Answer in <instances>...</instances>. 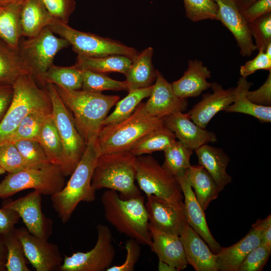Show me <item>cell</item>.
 I'll list each match as a JSON object with an SVG mask.
<instances>
[{
  "mask_svg": "<svg viewBox=\"0 0 271 271\" xmlns=\"http://www.w3.org/2000/svg\"><path fill=\"white\" fill-rule=\"evenodd\" d=\"M21 21L23 36L33 37L55 20L42 0H26L23 4Z\"/></svg>",
  "mask_w": 271,
  "mask_h": 271,
  "instance_id": "cell-27",
  "label": "cell"
},
{
  "mask_svg": "<svg viewBox=\"0 0 271 271\" xmlns=\"http://www.w3.org/2000/svg\"><path fill=\"white\" fill-rule=\"evenodd\" d=\"M126 255L123 263L118 265L111 266L106 271H132L138 261L141 253L140 243L132 238L126 242Z\"/></svg>",
  "mask_w": 271,
  "mask_h": 271,
  "instance_id": "cell-47",
  "label": "cell"
},
{
  "mask_svg": "<svg viewBox=\"0 0 271 271\" xmlns=\"http://www.w3.org/2000/svg\"><path fill=\"white\" fill-rule=\"evenodd\" d=\"M149 227L152 240L150 247L159 260L168 263L177 271L185 269L188 263L179 235L160 230L150 223Z\"/></svg>",
  "mask_w": 271,
  "mask_h": 271,
  "instance_id": "cell-23",
  "label": "cell"
},
{
  "mask_svg": "<svg viewBox=\"0 0 271 271\" xmlns=\"http://www.w3.org/2000/svg\"><path fill=\"white\" fill-rule=\"evenodd\" d=\"M213 92L203 95L202 99L187 112L197 125L205 128L212 118L219 111L232 103L236 95V88L225 89L216 82L211 83Z\"/></svg>",
  "mask_w": 271,
  "mask_h": 271,
  "instance_id": "cell-19",
  "label": "cell"
},
{
  "mask_svg": "<svg viewBox=\"0 0 271 271\" xmlns=\"http://www.w3.org/2000/svg\"><path fill=\"white\" fill-rule=\"evenodd\" d=\"M136 180L147 196L154 195L172 203L183 202L176 178L151 156L137 157Z\"/></svg>",
  "mask_w": 271,
  "mask_h": 271,
  "instance_id": "cell-10",
  "label": "cell"
},
{
  "mask_svg": "<svg viewBox=\"0 0 271 271\" xmlns=\"http://www.w3.org/2000/svg\"><path fill=\"white\" fill-rule=\"evenodd\" d=\"M69 45L48 27L35 37L21 39L19 50L36 81L53 64L57 53Z\"/></svg>",
  "mask_w": 271,
  "mask_h": 271,
  "instance_id": "cell-11",
  "label": "cell"
},
{
  "mask_svg": "<svg viewBox=\"0 0 271 271\" xmlns=\"http://www.w3.org/2000/svg\"><path fill=\"white\" fill-rule=\"evenodd\" d=\"M271 253V248L260 244L245 257L238 271H260L265 266Z\"/></svg>",
  "mask_w": 271,
  "mask_h": 271,
  "instance_id": "cell-45",
  "label": "cell"
},
{
  "mask_svg": "<svg viewBox=\"0 0 271 271\" xmlns=\"http://www.w3.org/2000/svg\"><path fill=\"white\" fill-rule=\"evenodd\" d=\"M45 88L51 100L52 114L63 150L61 169L65 177L71 175L81 160L86 144L79 133L71 112L65 106L54 84Z\"/></svg>",
  "mask_w": 271,
  "mask_h": 271,
  "instance_id": "cell-7",
  "label": "cell"
},
{
  "mask_svg": "<svg viewBox=\"0 0 271 271\" xmlns=\"http://www.w3.org/2000/svg\"><path fill=\"white\" fill-rule=\"evenodd\" d=\"M65 177L61 167L53 164L9 173L0 183V198L7 199L29 189L37 190L42 195L52 196L63 188Z\"/></svg>",
  "mask_w": 271,
  "mask_h": 271,
  "instance_id": "cell-8",
  "label": "cell"
},
{
  "mask_svg": "<svg viewBox=\"0 0 271 271\" xmlns=\"http://www.w3.org/2000/svg\"><path fill=\"white\" fill-rule=\"evenodd\" d=\"M164 152L165 160L162 167L176 178L185 175L191 165L190 161L193 151L176 140Z\"/></svg>",
  "mask_w": 271,
  "mask_h": 271,
  "instance_id": "cell-36",
  "label": "cell"
},
{
  "mask_svg": "<svg viewBox=\"0 0 271 271\" xmlns=\"http://www.w3.org/2000/svg\"><path fill=\"white\" fill-rule=\"evenodd\" d=\"M13 94V85L0 84V123L11 104Z\"/></svg>",
  "mask_w": 271,
  "mask_h": 271,
  "instance_id": "cell-52",
  "label": "cell"
},
{
  "mask_svg": "<svg viewBox=\"0 0 271 271\" xmlns=\"http://www.w3.org/2000/svg\"><path fill=\"white\" fill-rule=\"evenodd\" d=\"M253 84L246 78L241 77L237 82L234 100L227 106L225 111L238 112L251 115L261 123L270 122L271 106H262L253 103L246 96L247 91Z\"/></svg>",
  "mask_w": 271,
  "mask_h": 271,
  "instance_id": "cell-30",
  "label": "cell"
},
{
  "mask_svg": "<svg viewBox=\"0 0 271 271\" xmlns=\"http://www.w3.org/2000/svg\"><path fill=\"white\" fill-rule=\"evenodd\" d=\"M3 244L0 242V270H4L5 268V263L4 252Z\"/></svg>",
  "mask_w": 271,
  "mask_h": 271,
  "instance_id": "cell-56",
  "label": "cell"
},
{
  "mask_svg": "<svg viewBox=\"0 0 271 271\" xmlns=\"http://www.w3.org/2000/svg\"><path fill=\"white\" fill-rule=\"evenodd\" d=\"M271 70V59L260 49L258 54L252 60H249L240 67L239 73L241 77L246 78L259 70Z\"/></svg>",
  "mask_w": 271,
  "mask_h": 271,
  "instance_id": "cell-48",
  "label": "cell"
},
{
  "mask_svg": "<svg viewBox=\"0 0 271 271\" xmlns=\"http://www.w3.org/2000/svg\"><path fill=\"white\" fill-rule=\"evenodd\" d=\"M198 164L203 167L215 181L220 192L230 184L231 177L226 169L230 159L223 150L204 144L195 150Z\"/></svg>",
  "mask_w": 271,
  "mask_h": 271,
  "instance_id": "cell-25",
  "label": "cell"
},
{
  "mask_svg": "<svg viewBox=\"0 0 271 271\" xmlns=\"http://www.w3.org/2000/svg\"><path fill=\"white\" fill-rule=\"evenodd\" d=\"M211 76L210 71L202 61L198 59L189 60L188 68L182 77L172 84L179 97H197L211 87V83L207 80Z\"/></svg>",
  "mask_w": 271,
  "mask_h": 271,
  "instance_id": "cell-24",
  "label": "cell"
},
{
  "mask_svg": "<svg viewBox=\"0 0 271 271\" xmlns=\"http://www.w3.org/2000/svg\"><path fill=\"white\" fill-rule=\"evenodd\" d=\"M153 48H147L139 52L132 59L124 75L127 91L152 85L156 78V70L152 61Z\"/></svg>",
  "mask_w": 271,
  "mask_h": 271,
  "instance_id": "cell-26",
  "label": "cell"
},
{
  "mask_svg": "<svg viewBox=\"0 0 271 271\" xmlns=\"http://www.w3.org/2000/svg\"><path fill=\"white\" fill-rule=\"evenodd\" d=\"M186 17L193 22L217 20L218 6L214 0H183Z\"/></svg>",
  "mask_w": 271,
  "mask_h": 271,
  "instance_id": "cell-42",
  "label": "cell"
},
{
  "mask_svg": "<svg viewBox=\"0 0 271 271\" xmlns=\"http://www.w3.org/2000/svg\"><path fill=\"white\" fill-rule=\"evenodd\" d=\"M26 0H0V5L12 3H23Z\"/></svg>",
  "mask_w": 271,
  "mask_h": 271,
  "instance_id": "cell-57",
  "label": "cell"
},
{
  "mask_svg": "<svg viewBox=\"0 0 271 271\" xmlns=\"http://www.w3.org/2000/svg\"><path fill=\"white\" fill-rule=\"evenodd\" d=\"M132 62L129 57L121 55H110L102 57L77 56L76 68L82 70L106 73L118 72L125 74Z\"/></svg>",
  "mask_w": 271,
  "mask_h": 271,
  "instance_id": "cell-32",
  "label": "cell"
},
{
  "mask_svg": "<svg viewBox=\"0 0 271 271\" xmlns=\"http://www.w3.org/2000/svg\"><path fill=\"white\" fill-rule=\"evenodd\" d=\"M96 139L86 144L81 160L63 188L51 196L52 206L64 223L69 220L81 202H91L95 199L96 191L92 187L91 179L99 156Z\"/></svg>",
  "mask_w": 271,
  "mask_h": 271,
  "instance_id": "cell-2",
  "label": "cell"
},
{
  "mask_svg": "<svg viewBox=\"0 0 271 271\" xmlns=\"http://www.w3.org/2000/svg\"><path fill=\"white\" fill-rule=\"evenodd\" d=\"M270 12L271 0H257L241 12L249 24Z\"/></svg>",
  "mask_w": 271,
  "mask_h": 271,
  "instance_id": "cell-50",
  "label": "cell"
},
{
  "mask_svg": "<svg viewBox=\"0 0 271 271\" xmlns=\"http://www.w3.org/2000/svg\"><path fill=\"white\" fill-rule=\"evenodd\" d=\"M16 231L27 259L36 271L59 270L63 258L56 244L32 234L24 227Z\"/></svg>",
  "mask_w": 271,
  "mask_h": 271,
  "instance_id": "cell-14",
  "label": "cell"
},
{
  "mask_svg": "<svg viewBox=\"0 0 271 271\" xmlns=\"http://www.w3.org/2000/svg\"><path fill=\"white\" fill-rule=\"evenodd\" d=\"M21 217L15 211L2 207L0 209V235H4L12 230Z\"/></svg>",
  "mask_w": 271,
  "mask_h": 271,
  "instance_id": "cell-51",
  "label": "cell"
},
{
  "mask_svg": "<svg viewBox=\"0 0 271 271\" xmlns=\"http://www.w3.org/2000/svg\"><path fill=\"white\" fill-rule=\"evenodd\" d=\"M97 239L90 250L77 252L65 256L60 265V271H104L111 266L115 255L112 235L109 228L98 224Z\"/></svg>",
  "mask_w": 271,
  "mask_h": 271,
  "instance_id": "cell-12",
  "label": "cell"
},
{
  "mask_svg": "<svg viewBox=\"0 0 271 271\" xmlns=\"http://www.w3.org/2000/svg\"><path fill=\"white\" fill-rule=\"evenodd\" d=\"M263 84L257 89L250 91L246 93L247 98L257 105L271 106V70Z\"/></svg>",
  "mask_w": 271,
  "mask_h": 271,
  "instance_id": "cell-49",
  "label": "cell"
},
{
  "mask_svg": "<svg viewBox=\"0 0 271 271\" xmlns=\"http://www.w3.org/2000/svg\"><path fill=\"white\" fill-rule=\"evenodd\" d=\"M55 86L62 102L71 112L75 126L86 144L97 138L104 119L119 101V96Z\"/></svg>",
  "mask_w": 271,
  "mask_h": 271,
  "instance_id": "cell-1",
  "label": "cell"
},
{
  "mask_svg": "<svg viewBox=\"0 0 271 271\" xmlns=\"http://www.w3.org/2000/svg\"><path fill=\"white\" fill-rule=\"evenodd\" d=\"M176 139L174 133L165 126L142 138L129 152L137 157L156 151H164L175 142Z\"/></svg>",
  "mask_w": 271,
  "mask_h": 271,
  "instance_id": "cell-35",
  "label": "cell"
},
{
  "mask_svg": "<svg viewBox=\"0 0 271 271\" xmlns=\"http://www.w3.org/2000/svg\"><path fill=\"white\" fill-rule=\"evenodd\" d=\"M82 90L96 92H101L104 90L127 91L125 81L114 80L106 73L82 70Z\"/></svg>",
  "mask_w": 271,
  "mask_h": 271,
  "instance_id": "cell-40",
  "label": "cell"
},
{
  "mask_svg": "<svg viewBox=\"0 0 271 271\" xmlns=\"http://www.w3.org/2000/svg\"><path fill=\"white\" fill-rule=\"evenodd\" d=\"M13 86L11 104L0 123V146L8 142L29 113L38 110L52 111L51 100L46 88L39 87L31 74L19 77Z\"/></svg>",
  "mask_w": 271,
  "mask_h": 271,
  "instance_id": "cell-6",
  "label": "cell"
},
{
  "mask_svg": "<svg viewBox=\"0 0 271 271\" xmlns=\"http://www.w3.org/2000/svg\"><path fill=\"white\" fill-rule=\"evenodd\" d=\"M252 38L257 50L264 51L271 43V13H266L249 23Z\"/></svg>",
  "mask_w": 271,
  "mask_h": 271,
  "instance_id": "cell-44",
  "label": "cell"
},
{
  "mask_svg": "<svg viewBox=\"0 0 271 271\" xmlns=\"http://www.w3.org/2000/svg\"><path fill=\"white\" fill-rule=\"evenodd\" d=\"M147 197L149 223L160 230L180 235L187 224L184 201L172 203L154 195Z\"/></svg>",
  "mask_w": 271,
  "mask_h": 271,
  "instance_id": "cell-15",
  "label": "cell"
},
{
  "mask_svg": "<svg viewBox=\"0 0 271 271\" xmlns=\"http://www.w3.org/2000/svg\"><path fill=\"white\" fill-rule=\"evenodd\" d=\"M23 3L0 5V38L16 49H19L23 36L21 14Z\"/></svg>",
  "mask_w": 271,
  "mask_h": 271,
  "instance_id": "cell-31",
  "label": "cell"
},
{
  "mask_svg": "<svg viewBox=\"0 0 271 271\" xmlns=\"http://www.w3.org/2000/svg\"><path fill=\"white\" fill-rule=\"evenodd\" d=\"M0 167L8 173L28 168L15 145L10 143L0 146Z\"/></svg>",
  "mask_w": 271,
  "mask_h": 271,
  "instance_id": "cell-43",
  "label": "cell"
},
{
  "mask_svg": "<svg viewBox=\"0 0 271 271\" xmlns=\"http://www.w3.org/2000/svg\"><path fill=\"white\" fill-rule=\"evenodd\" d=\"M156 82L145 107L151 115L163 118L176 111H185L188 106L186 98L179 97L172 84L158 70H156Z\"/></svg>",
  "mask_w": 271,
  "mask_h": 271,
  "instance_id": "cell-18",
  "label": "cell"
},
{
  "mask_svg": "<svg viewBox=\"0 0 271 271\" xmlns=\"http://www.w3.org/2000/svg\"><path fill=\"white\" fill-rule=\"evenodd\" d=\"M136 162L137 156L129 151L100 155L92 177L93 189L116 191L123 199L142 196L135 184Z\"/></svg>",
  "mask_w": 271,
  "mask_h": 271,
  "instance_id": "cell-5",
  "label": "cell"
},
{
  "mask_svg": "<svg viewBox=\"0 0 271 271\" xmlns=\"http://www.w3.org/2000/svg\"><path fill=\"white\" fill-rule=\"evenodd\" d=\"M184 198V204L187 224L206 242L214 253L221 248L208 227L204 211L197 202L186 175L176 178Z\"/></svg>",
  "mask_w": 271,
  "mask_h": 271,
  "instance_id": "cell-20",
  "label": "cell"
},
{
  "mask_svg": "<svg viewBox=\"0 0 271 271\" xmlns=\"http://www.w3.org/2000/svg\"><path fill=\"white\" fill-rule=\"evenodd\" d=\"M152 87L153 85L128 92L127 95L116 103L113 111L104 119L102 126L115 123L129 116L143 99L150 96Z\"/></svg>",
  "mask_w": 271,
  "mask_h": 271,
  "instance_id": "cell-37",
  "label": "cell"
},
{
  "mask_svg": "<svg viewBox=\"0 0 271 271\" xmlns=\"http://www.w3.org/2000/svg\"><path fill=\"white\" fill-rule=\"evenodd\" d=\"M165 126L163 118L151 115L141 102L126 118L102 127L96 139L99 155L129 151L142 138Z\"/></svg>",
  "mask_w": 271,
  "mask_h": 271,
  "instance_id": "cell-4",
  "label": "cell"
},
{
  "mask_svg": "<svg viewBox=\"0 0 271 271\" xmlns=\"http://www.w3.org/2000/svg\"><path fill=\"white\" fill-rule=\"evenodd\" d=\"M27 74H32L19 49L0 38V84L13 85L19 77Z\"/></svg>",
  "mask_w": 271,
  "mask_h": 271,
  "instance_id": "cell-29",
  "label": "cell"
},
{
  "mask_svg": "<svg viewBox=\"0 0 271 271\" xmlns=\"http://www.w3.org/2000/svg\"><path fill=\"white\" fill-rule=\"evenodd\" d=\"M218 6L217 20L232 34L239 48L240 54L250 56L257 50L249 24L237 8L234 0H214Z\"/></svg>",
  "mask_w": 271,
  "mask_h": 271,
  "instance_id": "cell-16",
  "label": "cell"
},
{
  "mask_svg": "<svg viewBox=\"0 0 271 271\" xmlns=\"http://www.w3.org/2000/svg\"><path fill=\"white\" fill-rule=\"evenodd\" d=\"M264 53L269 58L271 59V43L265 48Z\"/></svg>",
  "mask_w": 271,
  "mask_h": 271,
  "instance_id": "cell-58",
  "label": "cell"
},
{
  "mask_svg": "<svg viewBox=\"0 0 271 271\" xmlns=\"http://www.w3.org/2000/svg\"><path fill=\"white\" fill-rule=\"evenodd\" d=\"M162 118L165 126L174 133L179 141L193 151L217 141L214 132L197 125L187 113L178 111Z\"/></svg>",
  "mask_w": 271,
  "mask_h": 271,
  "instance_id": "cell-17",
  "label": "cell"
},
{
  "mask_svg": "<svg viewBox=\"0 0 271 271\" xmlns=\"http://www.w3.org/2000/svg\"><path fill=\"white\" fill-rule=\"evenodd\" d=\"M41 195L34 190L24 197L5 202L3 207L16 211L30 233L48 240L52 233L53 222L42 211Z\"/></svg>",
  "mask_w": 271,
  "mask_h": 271,
  "instance_id": "cell-13",
  "label": "cell"
},
{
  "mask_svg": "<svg viewBox=\"0 0 271 271\" xmlns=\"http://www.w3.org/2000/svg\"><path fill=\"white\" fill-rule=\"evenodd\" d=\"M37 81L44 85L53 84L69 90H80L82 85V70L74 65L62 67L53 64Z\"/></svg>",
  "mask_w": 271,
  "mask_h": 271,
  "instance_id": "cell-33",
  "label": "cell"
},
{
  "mask_svg": "<svg viewBox=\"0 0 271 271\" xmlns=\"http://www.w3.org/2000/svg\"><path fill=\"white\" fill-rule=\"evenodd\" d=\"M261 227L262 220H258L238 242L229 247H221L216 253L218 271H238L247 255L260 244Z\"/></svg>",
  "mask_w": 271,
  "mask_h": 271,
  "instance_id": "cell-21",
  "label": "cell"
},
{
  "mask_svg": "<svg viewBox=\"0 0 271 271\" xmlns=\"http://www.w3.org/2000/svg\"><path fill=\"white\" fill-rule=\"evenodd\" d=\"M105 218L119 233L151 246L148 214L142 196L122 199L117 192L105 190L101 196Z\"/></svg>",
  "mask_w": 271,
  "mask_h": 271,
  "instance_id": "cell-3",
  "label": "cell"
},
{
  "mask_svg": "<svg viewBox=\"0 0 271 271\" xmlns=\"http://www.w3.org/2000/svg\"><path fill=\"white\" fill-rule=\"evenodd\" d=\"M7 251L5 268L7 271H30L22 243L18 237L16 228L2 235Z\"/></svg>",
  "mask_w": 271,
  "mask_h": 271,
  "instance_id": "cell-39",
  "label": "cell"
},
{
  "mask_svg": "<svg viewBox=\"0 0 271 271\" xmlns=\"http://www.w3.org/2000/svg\"><path fill=\"white\" fill-rule=\"evenodd\" d=\"M158 269L161 271H177L174 267L161 260H159Z\"/></svg>",
  "mask_w": 271,
  "mask_h": 271,
  "instance_id": "cell-55",
  "label": "cell"
},
{
  "mask_svg": "<svg viewBox=\"0 0 271 271\" xmlns=\"http://www.w3.org/2000/svg\"><path fill=\"white\" fill-rule=\"evenodd\" d=\"M52 111L38 110L27 115L6 143L24 140L38 141L46 117Z\"/></svg>",
  "mask_w": 271,
  "mask_h": 271,
  "instance_id": "cell-38",
  "label": "cell"
},
{
  "mask_svg": "<svg viewBox=\"0 0 271 271\" xmlns=\"http://www.w3.org/2000/svg\"><path fill=\"white\" fill-rule=\"evenodd\" d=\"M187 181L194 189L196 199L205 211L220 192L207 171L200 165H191L186 172Z\"/></svg>",
  "mask_w": 271,
  "mask_h": 271,
  "instance_id": "cell-28",
  "label": "cell"
},
{
  "mask_svg": "<svg viewBox=\"0 0 271 271\" xmlns=\"http://www.w3.org/2000/svg\"><path fill=\"white\" fill-rule=\"evenodd\" d=\"M48 27L54 34L66 39L78 55L102 57L121 55L132 59L139 53L134 48L120 42L76 30L68 24L55 21Z\"/></svg>",
  "mask_w": 271,
  "mask_h": 271,
  "instance_id": "cell-9",
  "label": "cell"
},
{
  "mask_svg": "<svg viewBox=\"0 0 271 271\" xmlns=\"http://www.w3.org/2000/svg\"><path fill=\"white\" fill-rule=\"evenodd\" d=\"M5 171L0 167V176L5 173Z\"/></svg>",
  "mask_w": 271,
  "mask_h": 271,
  "instance_id": "cell-59",
  "label": "cell"
},
{
  "mask_svg": "<svg viewBox=\"0 0 271 271\" xmlns=\"http://www.w3.org/2000/svg\"><path fill=\"white\" fill-rule=\"evenodd\" d=\"M238 10L242 12L257 0H234Z\"/></svg>",
  "mask_w": 271,
  "mask_h": 271,
  "instance_id": "cell-54",
  "label": "cell"
},
{
  "mask_svg": "<svg viewBox=\"0 0 271 271\" xmlns=\"http://www.w3.org/2000/svg\"><path fill=\"white\" fill-rule=\"evenodd\" d=\"M260 244L271 248L270 215H269L265 219L262 220Z\"/></svg>",
  "mask_w": 271,
  "mask_h": 271,
  "instance_id": "cell-53",
  "label": "cell"
},
{
  "mask_svg": "<svg viewBox=\"0 0 271 271\" xmlns=\"http://www.w3.org/2000/svg\"><path fill=\"white\" fill-rule=\"evenodd\" d=\"M179 236L188 264L196 271H218L217 254L188 224Z\"/></svg>",
  "mask_w": 271,
  "mask_h": 271,
  "instance_id": "cell-22",
  "label": "cell"
},
{
  "mask_svg": "<svg viewBox=\"0 0 271 271\" xmlns=\"http://www.w3.org/2000/svg\"><path fill=\"white\" fill-rule=\"evenodd\" d=\"M38 141L49 161L52 164L61 167L63 159V146L52 113L46 117Z\"/></svg>",
  "mask_w": 271,
  "mask_h": 271,
  "instance_id": "cell-34",
  "label": "cell"
},
{
  "mask_svg": "<svg viewBox=\"0 0 271 271\" xmlns=\"http://www.w3.org/2000/svg\"><path fill=\"white\" fill-rule=\"evenodd\" d=\"M54 19L68 24L76 7L75 0H42Z\"/></svg>",
  "mask_w": 271,
  "mask_h": 271,
  "instance_id": "cell-46",
  "label": "cell"
},
{
  "mask_svg": "<svg viewBox=\"0 0 271 271\" xmlns=\"http://www.w3.org/2000/svg\"><path fill=\"white\" fill-rule=\"evenodd\" d=\"M28 168H42L52 164L38 141L24 140L14 143Z\"/></svg>",
  "mask_w": 271,
  "mask_h": 271,
  "instance_id": "cell-41",
  "label": "cell"
}]
</instances>
